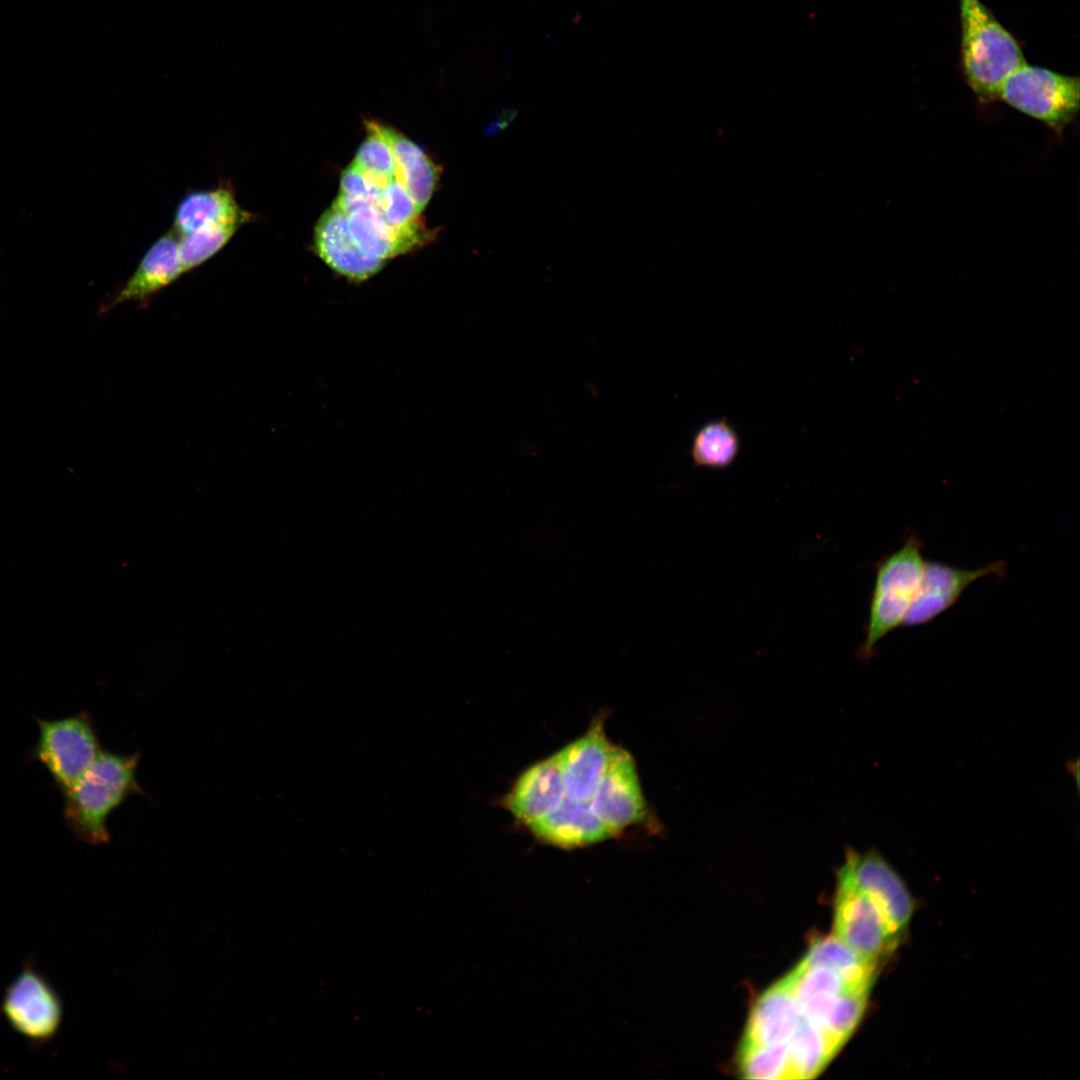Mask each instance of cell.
Wrapping results in <instances>:
<instances>
[{"label": "cell", "mask_w": 1080, "mask_h": 1080, "mask_svg": "<svg viewBox=\"0 0 1080 1080\" xmlns=\"http://www.w3.org/2000/svg\"><path fill=\"white\" fill-rule=\"evenodd\" d=\"M139 754L101 752L88 770L63 794V819L79 841H109L107 819L131 794L142 792L136 777Z\"/></svg>", "instance_id": "6da1fadb"}, {"label": "cell", "mask_w": 1080, "mask_h": 1080, "mask_svg": "<svg viewBox=\"0 0 1080 1080\" xmlns=\"http://www.w3.org/2000/svg\"><path fill=\"white\" fill-rule=\"evenodd\" d=\"M961 65L965 80L982 102L998 98L1005 79L1026 63L1014 36L980 0H958Z\"/></svg>", "instance_id": "7a4b0ae2"}, {"label": "cell", "mask_w": 1080, "mask_h": 1080, "mask_svg": "<svg viewBox=\"0 0 1080 1080\" xmlns=\"http://www.w3.org/2000/svg\"><path fill=\"white\" fill-rule=\"evenodd\" d=\"M925 559L923 544L911 534L878 563L871 593L865 638L858 655L870 658L877 643L903 626L921 581Z\"/></svg>", "instance_id": "3957f363"}, {"label": "cell", "mask_w": 1080, "mask_h": 1080, "mask_svg": "<svg viewBox=\"0 0 1080 1080\" xmlns=\"http://www.w3.org/2000/svg\"><path fill=\"white\" fill-rule=\"evenodd\" d=\"M998 98L1061 132L1079 111V79L1025 63L1005 79Z\"/></svg>", "instance_id": "277c9868"}, {"label": "cell", "mask_w": 1080, "mask_h": 1080, "mask_svg": "<svg viewBox=\"0 0 1080 1080\" xmlns=\"http://www.w3.org/2000/svg\"><path fill=\"white\" fill-rule=\"evenodd\" d=\"M0 1014L9 1027L33 1048L53 1040L60 1032L64 1005L48 977L28 959L7 985Z\"/></svg>", "instance_id": "5b68a950"}, {"label": "cell", "mask_w": 1080, "mask_h": 1080, "mask_svg": "<svg viewBox=\"0 0 1080 1080\" xmlns=\"http://www.w3.org/2000/svg\"><path fill=\"white\" fill-rule=\"evenodd\" d=\"M39 736L31 758L50 774L62 792L69 789L102 752L92 719L87 712L59 719L35 718Z\"/></svg>", "instance_id": "8992f818"}, {"label": "cell", "mask_w": 1080, "mask_h": 1080, "mask_svg": "<svg viewBox=\"0 0 1080 1080\" xmlns=\"http://www.w3.org/2000/svg\"><path fill=\"white\" fill-rule=\"evenodd\" d=\"M838 880L867 894L879 906L896 939L902 941L915 910L914 898L899 873L878 852L847 849Z\"/></svg>", "instance_id": "52a82bcc"}, {"label": "cell", "mask_w": 1080, "mask_h": 1080, "mask_svg": "<svg viewBox=\"0 0 1080 1080\" xmlns=\"http://www.w3.org/2000/svg\"><path fill=\"white\" fill-rule=\"evenodd\" d=\"M833 935L877 965L900 943L879 906L867 894L841 880L836 891Z\"/></svg>", "instance_id": "ba28073f"}, {"label": "cell", "mask_w": 1080, "mask_h": 1080, "mask_svg": "<svg viewBox=\"0 0 1080 1080\" xmlns=\"http://www.w3.org/2000/svg\"><path fill=\"white\" fill-rule=\"evenodd\" d=\"M590 806L613 835L647 820L648 808L635 763L626 750L612 747L607 768Z\"/></svg>", "instance_id": "9c48e42d"}, {"label": "cell", "mask_w": 1080, "mask_h": 1080, "mask_svg": "<svg viewBox=\"0 0 1080 1080\" xmlns=\"http://www.w3.org/2000/svg\"><path fill=\"white\" fill-rule=\"evenodd\" d=\"M1005 563L995 561L977 569H963L941 562H925L919 588L903 626L929 623L951 608L976 580L988 575L1002 576Z\"/></svg>", "instance_id": "30bf717a"}, {"label": "cell", "mask_w": 1080, "mask_h": 1080, "mask_svg": "<svg viewBox=\"0 0 1080 1080\" xmlns=\"http://www.w3.org/2000/svg\"><path fill=\"white\" fill-rule=\"evenodd\" d=\"M612 747L602 722L597 720L583 736L558 751L568 799L591 802L607 768Z\"/></svg>", "instance_id": "8fae6325"}, {"label": "cell", "mask_w": 1080, "mask_h": 1080, "mask_svg": "<svg viewBox=\"0 0 1080 1080\" xmlns=\"http://www.w3.org/2000/svg\"><path fill=\"white\" fill-rule=\"evenodd\" d=\"M565 787L558 752L529 767L503 799L504 807L529 826L555 810Z\"/></svg>", "instance_id": "7c38bea8"}, {"label": "cell", "mask_w": 1080, "mask_h": 1080, "mask_svg": "<svg viewBox=\"0 0 1080 1080\" xmlns=\"http://www.w3.org/2000/svg\"><path fill=\"white\" fill-rule=\"evenodd\" d=\"M184 273L175 231L161 236L147 250L136 270L115 294L99 309L109 312L124 302H145L176 281Z\"/></svg>", "instance_id": "4fadbf2b"}, {"label": "cell", "mask_w": 1080, "mask_h": 1080, "mask_svg": "<svg viewBox=\"0 0 1080 1080\" xmlns=\"http://www.w3.org/2000/svg\"><path fill=\"white\" fill-rule=\"evenodd\" d=\"M314 243L319 256L332 269L352 280L367 279L384 264L359 247L349 231L346 215L334 205L319 219Z\"/></svg>", "instance_id": "5bb4252c"}, {"label": "cell", "mask_w": 1080, "mask_h": 1080, "mask_svg": "<svg viewBox=\"0 0 1080 1080\" xmlns=\"http://www.w3.org/2000/svg\"><path fill=\"white\" fill-rule=\"evenodd\" d=\"M802 1019L786 977L764 991L754 1003L742 1043L786 1044Z\"/></svg>", "instance_id": "9a60e30c"}, {"label": "cell", "mask_w": 1080, "mask_h": 1080, "mask_svg": "<svg viewBox=\"0 0 1080 1080\" xmlns=\"http://www.w3.org/2000/svg\"><path fill=\"white\" fill-rule=\"evenodd\" d=\"M256 219V215L243 209L237 202L230 183L193 191L178 203L174 215V229L183 235L199 229L219 226H242Z\"/></svg>", "instance_id": "2e32d148"}, {"label": "cell", "mask_w": 1080, "mask_h": 1080, "mask_svg": "<svg viewBox=\"0 0 1080 1080\" xmlns=\"http://www.w3.org/2000/svg\"><path fill=\"white\" fill-rule=\"evenodd\" d=\"M528 827L537 838L561 847L583 846L613 836L592 811L590 803L567 797L555 810Z\"/></svg>", "instance_id": "e0dca14e"}, {"label": "cell", "mask_w": 1080, "mask_h": 1080, "mask_svg": "<svg viewBox=\"0 0 1080 1080\" xmlns=\"http://www.w3.org/2000/svg\"><path fill=\"white\" fill-rule=\"evenodd\" d=\"M333 205L346 215L353 239L369 256L385 262L387 258L406 252L394 232L365 197L339 192Z\"/></svg>", "instance_id": "ac0fdd59"}, {"label": "cell", "mask_w": 1080, "mask_h": 1080, "mask_svg": "<svg viewBox=\"0 0 1080 1080\" xmlns=\"http://www.w3.org/2000/svg\"><path fill=\"white\" fill-rule=\"evenodd\" d=\"M377 125L391 148L397 166L398 180L402 182L421 213L437 185L438 167L409 138L392 127L378 122Z\"/></svg>", "instance_id": "d6986e66"}, {"label": "cell", "mask_w": 1080, "mask_h": 1080, "mask_svg": "<svg viewBox=\"0 0 1080 1080\" xmlns=\"http://www.w3.org/2000/svg\"><path fill=\"white\" fill-rule=\"evenodd\" d=\"M802 1018L820 1027L835 999L853 988L834 970L801 962L786 976Z\"/></svg>", "instance_id": "ffe728a7"}, {"label": "cell", "mask_w": 1080, "mask_h": 1080, "mask_svg": "<svg viewBox=\"0 0 1080 1080\" xmlns=\"http://www.w3.org/2000/svg\"><path fill=\"white\" fill-rule=\"evenodd\" d=\"M788 1079H811L842 1047L820 1027L802 1018L786 1043Z\"/></svg>", "instance_id": "44dd1931"}, {"label": "cell", "mask_w": 1080, "mask_h": 1080, "mask_svg": "<svg viewBox=\"0 0 1080 1080\" xmlns=\"http://www.w3.org/2000/svg\"><path fill=\"white\" fill-rule=\"evenodd\" d=\"M801 963L830 968L853 988H871L877 968V964L859 956L833 934L815 939Z\"/></svg>", "instance_id": "7402d4cb"}, {"label": "cell", "mask_w": 1080, "mask_h": 1080, "mask_svg": "<svg viewBox=\"0 0 1080 1080\" xmlns=\"http://www.w3.org/2000/svg\"><path fill=\"white\" fill-rule=\"evenodd\" d=\"M739 447L736 431L723 419L707 423L697 431L691 456L698 466L724 468L735 460Z\"/></svg>", "instance_id": "603a6c76"}, {"label": "cell", "mask_w": 1080, "mask_h": 1080, "mask_svg": "<svg viewBox=\"0 0 1080 1080\" xmlns=\"http://www.w3.org/2000/svg\"><path fill=\"white\" fill-rule=\"evenodd\" d=\"M871 988L851 989L839 995L823 1019L820 1028L843 1046L860 1023Z\"/></svg>", "instance_id": "cb8c5ba5"}, {"label": "cell", "mask_w": 1080, "mask_h": 1080, "mask_svg": "<svg viewBox=\"0 0 1080 1080\" xmlns=\"http://www.w3.org/2000/svg\"><path fill=\"white\" fill-rule=\"evenodd\" d=\"M738 1064L742 1076L747 1079H788L789 1065L786 1044L758 1045L742 1043Z\"/></svg>", "instance_id": "d4e9b609"}, {"label": "cell", "mask_w": 1080, "mask_h": 1080, "mask_svg": "<svg viewBox=\"0 0 1080 1080\" xmlns=\"http://www.w3.org/2000/svg\"><path fill=\"white\" fill-rule=\"evenodd\" d=\"M240 228L219 225L178 235L179 255L184 273L200 266L218 253Z\"/></svg>", "instance_id": "484cf974"}, {"label": "cell", "mask_w": 1080, "mask_h": 1080, "mask_svg": "<svg viewBox=\"0 0 1080 1080\" xmlns=\"http://www.w3.org/2000/svg\"><path fill=\"white\" fill-rule=\"evenodd\" d=\"M367 137L360 145L352 166L358 170L395 175L397 166L387 140L381 134L377 122H366Z\"/></svg>", "instance_id": "4316f807"}]
</instances>
